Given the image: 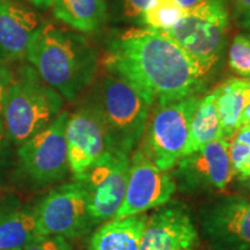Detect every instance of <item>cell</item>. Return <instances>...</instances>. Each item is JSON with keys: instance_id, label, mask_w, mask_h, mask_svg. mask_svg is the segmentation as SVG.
<instances>
[{"instance_id": "5bb4252c", "label": "cell", "mask_w": 250, "mask_h": 250, "mask_svg": "<svg viewBox=\"0 0 250 250\" xmlns=\"http://www.w3.org/2000/svg\"><path fill=\"white\" fill-rule=\"evenodd\" d=\"M198 232L184 205L161 206L148 217L140 250H196Z\"/></svg>"}, {"instance_id": "9c48e42d", "label": "cell", "mask_w": 250, "mask_h": 250, "mask_svg": "<svg viewBox=\"0 0 250 250\" xmlns=\"http://www.w3.org/2000/svg\"><path fill=\"white\" fill-rule=\"evenodd\" d=\"M229 142L225 138L215 139L199 151L181 158L170 170L176 189L187 195L226 189L236 176L229 160Z\"/></svg>"}, {"instance_id": "7a4b0ae2", "label": "cell", "mask_w": 250, "mask_h": 250, "mask_svg": "<svg viewBox=\"0 0 250 250\" xmlns=\"http://www.w3.org/2000/svg\"><path fill=\"white\" fill-rule=\"evenodd\" d=\"M27 61L46 85L73 102L92 86L99 68V55L89 40L54 23H42Z\"/></svg>"}, {"instance_id": "83f0119b", "label": "cell", "mask_w": 250, "mask_h": 250, "mask_svg": "<svg viewBox=\"0 0 250 250\" xmlns=\"http://www.w3.org/2000/svg\"><path fill=\"white\" fill-rule=\"evenodd\" d=\"M237 188L242 192V196L250 198V175H236Z\"/></svg>"}, {"instance_id": "8d00e7d4", "label": "cell", "mask_w": 250, "mask_h": 250, "mask_svg": "<svg viewBox=\"0 0 250 250\" xmlns=\"http://www.w3.org/2000/svg\"><path fill=\"white\" fill-rule=\"evenodd\" d=\"M14 250H22V249H14Z\"/></svg>"}, {"instance_id": "4dcf8cb0", "label": "cell", "mask_w": 250, "mask_h": 250, "mask_svg": "<svg viewBox=\"0 0 250 250\" xmlns=\"http://www.w3.org/2000/svg\"><path fill=\"white\" fill-rule=\"evenodd\" d=\"M26 1L37 6V7L45 8V7H51L54 0H26Z\"/></svg>"}, {"instance_id": "d6986e66", "label": "cell", "mask_w": 250, "mask_h": 250, "mask_svg": "<svg viewBox=\"0 0 250 250\" xmlns=\"http://www.w3.org/2000/svg\"><path fill=\"white\" fill-rule=\"evenodd\" d=\"M52 13L57 20L79 33H93L107 19L104 0H54Z\"/></svg>"}, {"instance_id": "4fadbf2b", "label": "cell", "mask_w": 250, "mask_h": 250, "mask_svg": "<svg viewBox=\"0 0 250 250\" xmlns=\"http://www.w3.org/2000/svg\"><path fill=\"white\" fill-rule=\"evenodd\" d=\"M65 138L70 171L83 174L108 151L107 131L98 108L86 101L68 117Z\"/></svg>"}, {"instance_id": "d4e9b609", "label": "cell", "mask_w": 250, "mask_h": 250, "mask_svg": "<svg viewBox=\"0 0 250 250\" xmlns=\"http://www.w3.org/2000/svg\"><path fill=\"white\" fill-rule=\"evenodd\" d=\"M152 0H121V11L124 19L134 22L142 20V15Z\"/></svg>"}, {"instance_id": "d6a6232c", "label": "cell", "mask_w": 250, "mask_h": 250, "mask_svg": "<svg viewBox=\"0 0 250 250\" xmlns=\"http://www.w3.org/2000/svg\"><path fill=\"white\" fill-rule=\"evenodd\" d=\"M241 24L246 28V29L250 30V12L241 19Z\"/></svg>"}, {"instance_id": "277c9868", "label": "cell", "mask_w": 250, "mask_h": 250, "mask_svg": "<svg viewBox=\"0 0 250 250\" xmlns=\"http://www.w3.org/2000/svg\"><path fill=\"white\" fill-rule=\"evenodd\" d=\"M64 99L41 79L30 64L14 73L2 108L6 138L18 147L54 122L62 111Z\"/></svg>"}, {"instance_id": "e0dca14e", "label": "cell", "mask_w": 250, "mask_h": 250, "mask_svg": "<svg viewBox=\"0 0 250 250\" xmlns=\"http://www.w3.org/2000/svg\"><path fill=\"white\" fill-rule=\"evenodd\" d=\"M148 217L143 213L105 221L90 237L88 250H140Z\"/></svg>"}, {"instance_id": "603a6c76", "label": "cell", "mask_w": 250, "mask_h": 250, "mask_svg": "<svg viewBox=\"0 0 250 250\" xmlns=\"http://www.w3.org/2000/svg\"><path fill=\"white\" fill-rule=\"evenodd\" d=\"M229 160L235 175L245 170L250 166V145L233 137L229 142Z\"/></svg>"}, {"instance_id": "2e32d148", "label": "cell", "mask_w": 250, "mask_h": 250, "mask_svg": "<svg viewBox=\"0 0 250 250\" xmlns=\"http://www.w3.org/2000/svg\"><path fill=\"white\" fill-rule=\"evenodd\" d=\"M37 232L34 208L23 205L15 196L0 202V250L23 249Z\"/></svg>"}, {"instance_id": "4316f807", "label": "cell", "mask_w": 250, "mask_h": 250, "mask_svg": "<svg viewBox=\"0 0 250 250\" xmlns=\"http://www.w3.org/2000/svg\"><path fill=\"white\" fill-rule=\"evenodd\" d=\"M234 14L237 19H242L250 12V0H230Z\"/></svg>"}, {"instance_id": "5b68a950", "label": "cell", "mask_w": 250, "mask_h": 250, "mask_svg": "<svg viewBox=\"0 0 250 250\" xmlns=\"http://www.w3.org/2000/svg\"><path fill=\"white\" fill-rule=\"evenodd\" d=\"M228 29L229 12L226 0H205L187 9L179 22L164 33L182 46L206 77L221 59Z\"/></svg>"}, {"instance_id": "30bf717a", "label": "cell", "mask_w": 250, "mask_h": 250, "mask_svg": "<svg viewBox=\"0 0 250 250\" xmlns=\"http://www.w3.org/2000/svg\"><path fill=\"white\" fill-rule=\"evenodd\" d=\"M130 156L108 149L83 174L74 176L85 184L94 225L111 220L123 202L129 177Z\"/></svg>"}, {"instance_id": "3957f363", "label": "cell", "mask_w": 250, "mask_h": 250, "mask_svg": "<svg viewBox=\"0 0 250 250\" xmlns=\"http://www.w3.org/2000/svg\"><path fill=\"white\" fill-rule=\"evenodd\" d=\"M87 99L101 115L108 149L130 156L143 138L151 105L132 83L109 70Z\"/></svg>"}, {"instance_id": "9a60e30c", "label": "cell", "mask_w": 250, "mask_h": 250, "mask_svg": "<svg viewBox=\"0 0 250 250\" xmlns=\"http://www.w3.org/2000/svg\"><path fill=\"white\" fill-rule=\"evenodd\" d=\"M41 24L33 9L13 0H0V59H26Z\"/></svg>"}, {"instance_id": "6da1fadb", "label": "cell", "mask_w": 250, "mask_h": 250, "mask_svg": "<svg viewBox=\"0 0 250 250\" xmlns=\"http://www.w3.org/2000/svg\"><path fill=\"white\" fill-rule=\"evenodd\" d=\"M103 65L132 83L149 105L198 95L205 87V76L182 46L151 28H130L112 36Z\"/></svg>"}, {"instance_id": "44dd1931", "label": "cell", "mask_w": 250, "mask_h": 250, "mask_svg": "<svg viewBox=\"0 0 250 250\" xmlns=\"http://www.w3.org/2000/svg\"><path fill=\"white\" fill-rule=\"evenodd\" d=\"M187 13L176 0H152L144 11L140 23L154 30H168L173 28Z\"/></svg>"}, {"instance_id": "f1b7e54d", "label": "cell", "mask_w": 250, "mask_h": 250, "mask_svg": "<svg viewBox=\"0 0 250 250\" xmlns=\"http://www.w3.org/2000/svg\"><path fill=\"white\" fill-rule=\"evenodd\" d=\"M233 137L234 138H236L237 140H240L241 143L250 145V126L247 124L241 125V126L236 130V132Z\"/></svg>"}, {"instance_id": "7c38bea8", "label": "cell", "mask_w": 250, "mask_h": 250, "mask_svg": "<svg viewBox=\"0 0 250 250\" xmlns=\"http://www.w3.org/2000/svg\"><path fill=\"white\" fill-rule=\"evenodd\" d=\"M204 239L213 250H250V198L225 196L201 213Z\"/></svg>"}, {"instance_id": "ffe728a7", "label": "cell", "mask_w": 250, "mask_h": 250, "mask_svg": "<svg viewBox=\"0 0 250 250\" xmlns=\"http://www.w3.org/2000/svg\"><path fill=\"white\" fill-rule=\"evenodd\" d=\"M219 138H223L220 122L215 105V95L214 93H211L201 98L193 112L190 122L189 137L182 158L199 151L208 144Z\"/></svg>"}, {"instance_id": "f546056e", "label": "cell", "mask_w": 250, "mask_h": 250, "mask_svg": "<svg viewBox=\"0 0 250 250\" xmlns=\"http://www.w3.org/2000/svg\"><path fill=\"white\" fill-rule=\"evenodd\" d=\"M176 1L179 2L184 9H190L195 7L197 5H199L201 2L205 1V0H176Z\"/></svg>"}, {"instance_id": "cb8c5ba5", "label": "cell", "mask_w": 250, "mask_h": 250, "mask_svg": "<svg viewBox=\"0 0 250 250\" xmlns=\"http://www.w3.org/2000/svg\"><path fill=\"white\" fill-rule=\"evenodd\" d=\"M22 250H73L67 239L57 235H37Z\"/></svg>"}, {"instance_id": "484cf974", "label": "cell", "mask_w": 250, "mask_h": 250, "mask_svg": "<svg viewBox=\"0 0 250 250\" xmlns=\"http://www.w3.org/2000/svg\"><path fill=\"white\" fill-rule=\"evenodd\" d=\"M13 77L14 72H12L8 62L0 59V121H1L2 108H4L6 95H7L9 86L13 81Z\"/></svg>"}, {"instance_id": "836d02e7", "label": "cell", "mask_w": 250, "mask_h": 250, "mask_svg": "<svg viewBox=\"0 0 250 250\" xmlns=\"http://www.w3.org/2000/svg\"><path fill=\"white\" fill-rule=\"evenodd\" d=\"M6 136L5 131H4V126H2V122L0 121V144L2 142V138Z\"/></svg>"}, {"instance_id": "1f68e13d", "label": "cell", "mask_w": 250, "mask_h": 250, "mask_svg": "<svg viewBox=\"0 0 250 250\" xmlns=\"http://www.w3.org/2000/svg\"><path fill=\"white\" fill-rule=\"evenodd\" d=\"M250 121V102L247 104V107L245 108V110L242 111V115H241V118H240V126L243 124L248 123Z\"/></svg>"}, {"instance_id": "e575fe53", "label": "cell", "mask_w": 250, "mask_h": 250, "mask_svg": "<svg viewBox=\"0 0 250 250\" xmlns=\"http://www.w3.org/2000/svg\"><path fill=\"white\" fill-rule=\"evenodd\" d=\"M237 175H239V174H237ZM240 175H250V166H249V167H247L245 170L241 171Z\"/></svg>"}, {"instance_id": "8992f818", "label": "cell", "mask_w": 250, "mask_h": 250, "mask_svg": "<svg viewBox=\"0 0 250 250\" xmlns=\"http://www.w3.org/2000/svg\"><path fill=\"white\" fill-rule=\"evenodd\" d=\"M198 95L155 105L140 140L147 159L164 171H170L181 158L189 137L190 122L199 103Z\"/></svg>"}, {"instance_id": "ac0fdd59", "label": "cell", "mask_w": 250, "mask_h": 250, "mask_svg": "<svg viewBox=\"0 0 250 250\" xmlns=\"http://www.w3.org/2000/svg\"><path fill=\"white\" fill-rule=\"evenodd\" d=\"M221 137L230 140L240 127L242 111L250 102V79L233 78L214 90Z\"/></svg>"}, {"instance_id": "8fae6325", "label": "cell", "mask_w": 250, "mask_h": 250, "mask_svg": "<svg viewBox=\"0 0 250 250\" xmlns=\"http://www.w3.org/2000/svg\"><path fill=\"white\" fill-rule=\"evenodd\" d=\"M176 191L173 175L158 168L145 154L136 149L130 155L129 177L123 202L112 219L143 214L170 202Z\"/></svg>"}, {"instance_id": "ba28073f", "label": "cell", "mask_w": 250, "mask_h": 250, "mask_svg": "<svg viewBox=\"0 0 250 250\" xmlns=\"http://www.w3.org/2000/svg\"><path fill=\"white\" fill-rule=\"evenodd\" d=\"M68 117L67 111H62L49 126L19 146L21 170L31 183L40 187L58 183L70 171L65 138Z\"/></svg>"}, {"instance_id": "7402d4cb", "label": "cell", "mask_w": 250, "mask_h": 250, "mask_svg": "<svg viewBox=\"0 0 250 250\" xmlns=\"http://www.w3.org/2000/svg\"><path fill=\"white\" fill-rule=\"evenodd\" d=\"M228 65L236 76L250 79V36L239 34L228 50Z\"/></svg>"}, {"instance_id": "d590c367", "label": "cell", "mask_w": 250, "mask_h": 250, "mask_svg": "<svg viewBox=\"0 0 250 250\" xmlns=\"http://www.w3.org/2000/svg\"><path fill=\"white\" fill-rule=\"evenodd\" d=\"M246 124H247V125H249V126H250V121L248 122V123H246ZM243 125H245V124H243Z\"/></svg>"}, {"instance_id": "52a82bcc", "label": "cell", "mask_w": 250, "mask_h": 250, "mask_svg": "<svg viewBox=\"0 0 250 250\" xmlns=\"http://www.w3.org/2000/svg\"><path fill=\"white\" fill-rule=\"evenodd\" d=\"M33 208L40 235L78 239L95 227L88 192L78 179L51 189Z\"/></svg>"}]
</instances>
